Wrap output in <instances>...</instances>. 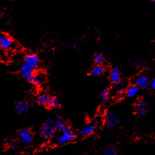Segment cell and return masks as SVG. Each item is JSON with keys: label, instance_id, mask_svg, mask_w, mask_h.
<instances>
[{"label": "cell", "instance_id": "ac0fdd59", "mask_svg": "<svg viewBox=\"0 0 155 155\" xmlns=\"http://www.w3.org/2000/svg\"><path fill=\"white\" fill-rule=\"evenodd\" d=\"M93 59L96 65H102V64L104 61V58H103V55L99 53L94 54L93 55Z\"/></svg>", "mask_w": 155, "mask_h": 155}, {"label": "cell", "instance_id": "8fae6325", "mask_svg": "<svg viewBox=\"0 0 155 155\" xmlns=\"http://www.w3.org/2000/svg\"><path fill=\"white\" fill-rule=\"evenodd\" d=\"M135 85L137 87H141L143 89L147 88L149 86V79L146 76H140L137 78L134 81Z\"/></svg>", "mask_w": 155, "mask_h": 155}, {"label": "cell", "instance_id": "2e32d148", "mask_svg": "<svg viewBox=\"0 0 155 155\" xmlns=\"http://www.w3.org/2000/svg\"><path fill=\"white\" fill-rule=\"evenodd\" d=\"M50 97L49 95L46 94H41L40 97H39L37 98V103L40 105H48L50 101Z\"/></svg>", "mask_w": 155, "mask_h": 155}, {"label": "cell", "instance_id": "52a82bcc", "mask_svg": "<svg viewBox=\"0 0 155 155\" xmlns=\"http://www.w3.org/2000/svg\"><path fill=\"white\" fill-rule=\"evenodd\" d=\"M148 104L144 100H139L135 105V109L139 115H145L148 111Z\"/></svg>", "mask_w": 155, "mask_h": 155}, {"label": "cell", "instance_id": "3957f363", "mask_svg": "<svg viewBox=\"0 0 155 155\" xmlns=\"http://www.w3.org/2000/svg\"><path fill=\"white\" fill-rule=\"evenodd\" d=\"M19 136L20 143L24 147H28L31 145L33 141V135L28 128H23L19 132Z\"/></svg>", "mask_w": 155, "mask_h": 155}, {"label": "cell", "instance_id": "5bb4252c", "mask_svg": "<svg viewBox=\"0 0 155 155\" xmlns=\"http://www.w3.org/2000/svg\"><path fill=\"white\" fill-rule=\"evenodd\" d=\"M101 155H117V150L112 146L103 147L101 149Z\"/></svg>", "mask_w": 155, "mask_h": 155}, {"label": "cell", "instance_id": "30bf717a", "mask_svg": "<svg viewBox=\"0 0 155 155\" xmlns=\"http://www.w3.org/2000/svg\"><path fill=\"white\" fill-rule=\"evenodd\" d=\"M33 70L34 68L28 66L26 64H24L20 68L19 72L21 77L23 78L28 80L29 78H30L32 75H33Z\"/></svg>", "mask_w": 155, "mask_h": 155}, {"label": "cell", "instance_id": "6da1fadb", "mask_svg": "<svg viewBox=\"0 0 155 155\" xmlns=\"http://www.w3.org/2000/svg\"><path fill=\"white\" fill-rule=\"evenodd\" d=\"M57 128L55 124L52 120H47L41 128V134L46 140H50L54 137L57 132Z\"/></svg>", "mask_w": 155, "mask_h": 155}, {"label": "cell", "instance_id": "44dd1931", "mask_svg": "<svg viewBox=\"0 0 155 155\" xmlns=\"http://www.w3.org/2000/svg\"><path fill=\"white\" fill-rule=\"evenodd\" d=\"M59 101L57 97H53L50 98V101L48 104V106L49 107H53V108H57L59 106Z\"/></svg>", "mask_w": 155, "mask_h": 155}, {"label": "cell", "instance_id": "d6986e66", "mask_svg": "<svg viewBox=\"0 0 155 155\" xmlns=\"http://www.w3.org/2000/svg\"><path fill=\"white\" fill-rule=\"evenodd\" d=\"M5 144L7 147L11 149H15L17 147V142L12 137H9V138L6 139Z\"/></svg>", "mask_w": 155, "mask_h": 155}, {"label": "cell", "instance_id": "e0dca14e", "mask_svg": "<svg viewBox=\"0 0 155 155\" xmlns=\"http://www.w3.org/2000/svg\"><path fill=\"white\" fill-rule=\"evenodd\" d=\"M138 91H139V89L137 86L136 85L130 86V87H129L126 91L127 96L128 97H131V98L135 97L137 94V93H138Z\"/></svg>", "mask_w": 155, "mask_h": 155}, {"label": "cell", "instance_id": "5b68a950", "mask_svg": "<svg viewBox=\"0 0 155 155\" xmlns=\"http://www.w3.org/2000/svg\"><path fill=\"white\" fill-rule=\"evenodd\" d=\"M99 120L96 119L92 120V123H90L87 125L84 126L80 132V134L82 136H88L92 134L94 130H95V127L98 125L99 124Z\"/></svg>", "mask_w": 155, "mask_h": 155}, {"label": "cell", "instance_id": "603a6c76", "mask_svg": "<svg viewBox=\"0 0 155 155\" xmlns=\"http://www.w3.org/2000/svg\"><path fill=\"white\" fill-rule=\"evenodd\" d=\"M125 87H126V85L124 84H120V85L118 86V87L117 89V93L119 94H122L124 92V91H125Z\"/></svg>", "mask_w": 155, "mask_h": 155}, {"label": "cell", "instance_id": "7a4b0ae2", "mask_svg": "<svg viewBox=\"0 0 155 155\" xmlns=\"http://www.w3.org/2000/svg\"><path fill=\"white\" fill-rule=\"evenodd\" d=\"M119 122V116L115 112H109L105 116L103 127L106 130H110L115 128Z\"/></svg>", "mask_w": 155, "mask_h": 155}, {"label": "cell", "instance_id": "484cf974", "mask_svg": "<svg viewBox=\"0 0 155 155\" xmlns=\"http://www.w3.org/2000/svg\"><path fill=\"white\" fill-rule=\"evenodd\" d=\"M47 144H48V143H47L46 141H43V142H42L41 145L42 147H45L47 145Z\"/></svg>", "mask_w": 155, "mask_h": 155}, {"label": "cell", "instance_id": "ba28073f", "mask_svg": "<svg viewBox=\"0 0 155 155\" xmlns=\"http://www.w3.org/2000/svg\"><path fill=\"white\" fill-rule=\"evenodd\" d=\"M30 107L29 102L27 101H22L17 102L15 105V110L19 114H24L29 110Z\"/></svg>", "mask_w": 155, "mask_h": 155}, {"label": "cell", "instance_id": "8992f818", "mask_svg": "<svg viewBox=\"0 0 155 155\" xmlns=\"http://www.w3.org/2000/svg\"><path fill=\"white\" fill-rule=\"evenodd\" d=\"M14 42L12 38L5 34H2L0 36V46L3 50H9L12 48Z\"/></svg>", "mask_w": 155, "mask_h": 155}, {"label": "cell", "instance_id": "9a60e30c", "mask_svg": "<svg viewBox=\"0 0 155 155\" xmlns=\"http://www.w3.org/2000/svg\"><path fill=\"white\" fill-rule=\"evenodd\" d=\"M105 68L102 65H96L90 70V74L94 77H98L102 75L104 73Z\"/></svg>", "mask_w": 155, "mask_h": 155}, {"label": "cell", "instance_id": "ffe728a7", "mask_svg": "<svg viewBox=\"0 0 155 155\" xmlns=\"http://www.w3.org/2000/svg\"><path fill=\"white\" fill-rule=\"evenodd\" d=\"M109 95H110V89L109 88H105L102 93V97L103 102L105 104H107L109 101Z\"/></svg>", "mask_w": 155, "mask_h": 155}, {"label": "cell", "instance_id": "7c38bea8", "mask_svg": "<svg viewBox=\"0 0 155 155\" xmlns=\"http://www.w3.org/2000/svg\"><path fill=\"white\" fill-rule=\"evenodd\" d=\"M111 81L113 83L119 84L120 80V72L118 68H114L111 71V73L110 75Z\"/></svg>", "mask_w": 155, "mask_h": 155}, {"label": "cell", "instance_id": "7402d4cb", "mask_svg": "<svg viewBox=\"0 0 155 155\" xmlns=\"http://www.w3.org/2000/svg\"><path fill=\"white\" fill-rule=\"evenodd\" d=\"M29 83L33 84L35 85L40 84L41 82V78L38 76H35V75H32L31 77L29 78L27 80Z\"/></svg>", "mask_w": 155, "mask_h": 155}, {"label": "cell", "instance_id": "277c9868", "mask_svg": "<svg viewBox=\"0 0 155 155\" xmlns=\"http://www.w3.org/2000/svg\"><path fill=\"white\" fill-rule=\"evenodd\" d=\"M75 135L71 130L66 132H62V134L57 137V143L59 145H66L71 142L75 139Z\"/></svg>", "mask_w": 155, "mask_h": 155}, {"label": "cell", "instance_id": "d4e9b609", "mask_svg": "<svg viewBox=\"0 0 155 155\" xmlns=\"http://www.w3.org/2000/svg\"><path fill=\"white\" fill-rule=\"evenodd\" d=\"M151 87L153 89H155V78H154L153 80L151 81Z\"/></svg>", "mask_w": 155, "mask_h": 155}, {"label": "cell", "instance_id": "9c48e42d", "mask_svg": "<svg viewBox=\"0 0 155 155\" xmlns=\"http://www.w3.org/2000/svg\"><path fill=\"white\" fill-rule=\"evenodd\" d=\"M25 64H28V66L32 67L33 68H36L39 63H40V59L37 55L36 54H29L26 56L24 59Z\"/></svg>", "mask_w": 155, "mask_h": 155}, {"label": "cell", "instance_id": "cb8c5ba5", "mask_svg": "<svg viewBox=\"0 0 155 155\" xmlns=\"http://www.w3.org/2000/svg\"><path fill=\"white\" fill-rule=\"evenodd\" d=\"M34 93V89H30L27 91V94L28 95H32V94Z\"/></svg>", "mask_w": 155, "mask_h": 155}, {"label": "cell", "instance_id": "4316f807", "mask_svg": "<svg viewBox=\"0 0 155 155\" xmlns=\"http://www.w3.org/2000/svg\"><path fill=\"white\" fill-rule=\"evenodd\" d=\"M15 155H22V154H15Z\"/></svg>", "mask_w": 155, "mask_h": 155}, {"label": "cell", "instance_id": "4fadbf2b", "mask_svg": "<svg viewBox=\"0 0 155 155\" xmlns=\"http://www.w3.org/2000/svg\"><path fill=\"white\" fill-rule=\"evenodd\" d=\"M54 124H55L56 127L57 128V130L61 131L62 132H66L71 130L70 128H69L60 118L57 119L55 120Z\"/></svg>", "mask_w": 155, "mask_h": 155}]
</instances>
